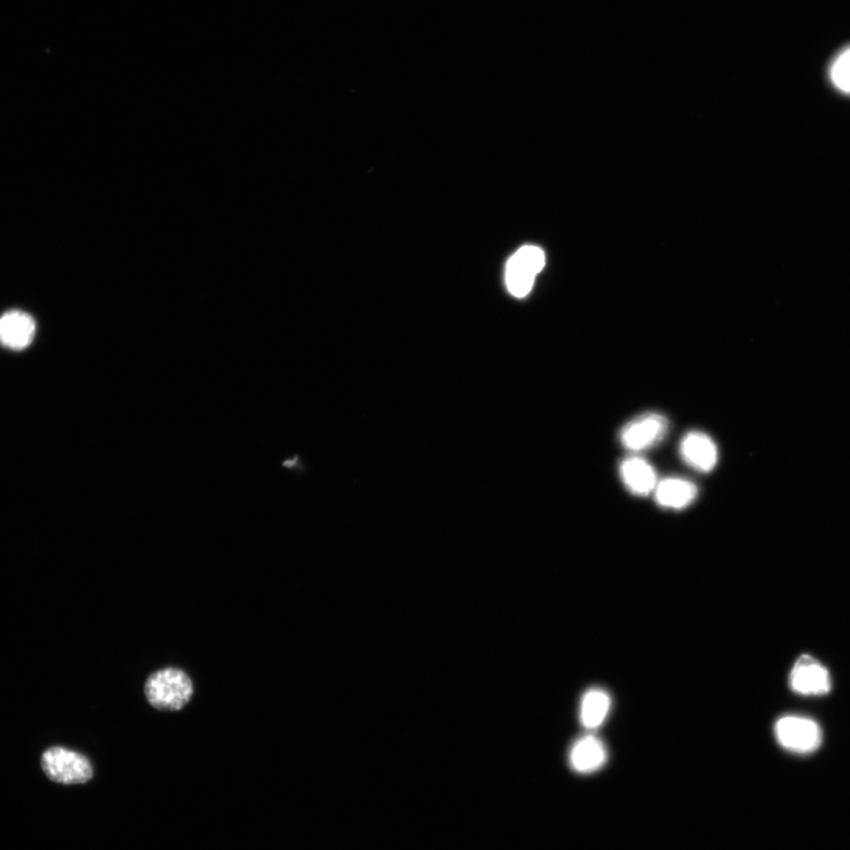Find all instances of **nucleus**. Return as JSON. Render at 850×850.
Instances as JSON below:
<instances>
[{
  "instance_id": "obj_1",
  "label": "nucleus",
  "mask_w": 850,
  "mask_h": 850,
  "mask_svg": "<svg viewBox=\"0 0 850 850\" xmlns=\"http://www.w3.org/2000/svg\"><path fill=\"white\" fill-rule=\"evenodd\" d=\"M193 691V683L186 672L174 667L155 672L145 685L149 704L164 711L183 709L190 701Z\"/></svg>"
},
{
  "instance_id": "obj_2",
  "label": "nucleus",
  "mask_w": 850,
  "mask_h": 850,
  "mask_svg": "<svg viewBox=\"0 0 850 850\" xmlns=\"http://www.w3.org/2000/svg\"><path fill=\"white\" fill-rule=\"evenodd\" d=\"M42 767L53 783L61 785L87 784L93 775L86 757L62 747L50 748L43 753Z\"/></svg>"
},
{
  "instance_id": "obj_3",
  "label": "nucleus",
  "mask_w": 850,
  "mask_h": 850,
  "mask_svg": "<svg viewBox=\"0 0 850 850\" xmlns=\"http://www.w3.org/2000/svg\"><path fill=\"white\" fill-rule=\"evenodd\" d=\"M545 264V253L539 247H521L505 267V284L510 293L516 298L528 296Z\"/></svg>"
},
{
  "instance_id": "obj_4",
  "label": "nucleus",
  "mask_w": 850,
  "mask_h": 850,
  "mask_svg": "<svg viewBox=\"0 0 850 850\" xmlns=\"http://www.w3.org/2000/svg\"><path fill=\"white\" fill-rule=\"evenodd\" d=\"M775 734L780 746L803 755L814 752L822 742L820 725L813 720L800 716H786L778 720Z\"/></svg>"
},
{
  "instance_id": "obj_5",
  "label": "nucleus",
  "mask_w": 850,
  "mask_h": 850,
  "mask_svg": "<svg viewBox=\"0 0 850 850\" xmlns=\"http://www.w3.org/2000/svg\"><path fill=\"white\" fill-rule=\"evenodd\" d=\"M668 430V421L660 414H646L625 425L621 432L623 447L633 452L651 449Z\"/></svg>"
},
{
  "instance_id": "obj_6",
  "label": "nucleus",
  "mask_w": 850,
  "mask_h": 850,
  "mask_svg": "<svg viewBox=\"0 0 850 850\" xmlns=\"http://www.w3.org/2000/svg\"><path fill=\"white\" fill-rule=\"evenodd\" d=\"M792 691L803 696H824L832 689L828 670L811 655H802L791 670Z\"/></svg>"
},
{
  "instance_id": "obj_7",
  "label": "nucleus",
  "mask_w": 850,
  "mask_h": 850,
  "mask_svg": "<svg viewBox=\"0 0 850 850\" xmlns=\"http://www.w3.org/2000/svg\"><path fill=\"white\" fill-rule=\"evenodd\" d=\"M680 457L692 470L710 473L718 463V448L709 435L691 432L683 437Z\"/></svg>"
},
{
  "instance_id": "obj_8",
  "label": "nucleus",
  "mask_w": 850,
  "mask_h": 850,
  "mask_svg": "<svg viewBox=\"0 0 850 850\" xmlns=\"http://www.w3.org/2000/svg\"><path fill=\"white\" fill-rule=\"evenodd\" d=\"M608 761V750L602 740L588 735L578 739L570 751V764L579 774H592Z\"/></svg>"
},
{
  "instance_id": "obj_9",
  "label": "nucleus",
  "mask_w": 850,
  "mask_h": 850,
  "mask_svg": "<svg viewBox=\"0 0 850 850\" xmlns=\"http://www.w3.org/2000/svg\"><path fill=\"white\" fill-rule=\"evenodd\" d=\"M35 333V321L29 314L13 311L0 318V345L5 348L22 350L29 347Z\"/></svg>"
},
{
  "instance_id": "obj_10",
  "label": "nucleus",
  "mask_w": 850,
  "mask_h": 850,
  "mask_svg": "<svg viewBox=\"0 0 850 850\" xmlns=\"http://www.w3.org/2000/svg\"><path fill=\"white\" fill-rule=\"evenodd\" d=\"M653 492L657 503L663 509L680 511L696 500L698 488L687 478L667 477L657 484Z\"/></svg>"
},
{
  "instance_id": "obj_11",
  "label": "nucleus",
  "mask_w": 850,
  "mask_h": 850,
  "mask_svg": "<svg viewBox=\"0 0 850 850\" xmlns=\"http://www.w3.org/2000/svg\"><path fill=\"white\" fill-rule=\"evenodd\" d=\"M624 486L635 496L648 497L654 491L658 478L652 465L640 457H630L621 464Z\"/></svg>"
},
{
  "instance_id": "obj_12",
  "label": "nucleus",
  "mask_w": 850,
  "mask_h": 850,
  "mask_svg": "<svg viewBox=\"0 0 850 850\" xmlns=\"http://www.w3.org/2000/svg\"><path fill=\"white\" fill-rule=\"evenodd\" d=\"M612 707L610 695L601 689L587 691L580 703V722L584 728L595 730L600 728L609 717Z\"/></svg>"
},
{
  "instance_id": "obj_13",
  "label": "nucleus",
  "mask_w": 850,
  "mask_h": 850,
  "mask_svg": "<svg viewBox=\"0 0 850 850\" xmlns=\"http://www.w3.org/2000/svg\"><path fill=\"white\" fill-rule=\"evenodd\" d=\"M830 79L836 89L850 95V47L834 60L830 67Z\"/></svg>"
}]
</instances>
